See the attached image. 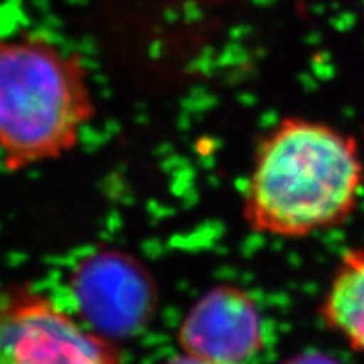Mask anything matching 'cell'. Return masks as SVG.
<instances>
[{"label":"cell","instance_id":"obj_6","mask_svg":"<svg viewBox=\"0 0 364 364\" xmlns=\"http://www.w3.org/2000/svg\"><path fill=\"white\" fill-rule=\"evenodd\" d=\"M321 311L332 331L364 353V250L344 255Z\"/></svg>","mask_w":364,"mask_h":364},{"label":"cell","instance_id":"obj_3","mask_svg":"<svg viewBox=\"0 0 364 364\" xmlns=\"http://www.w3.org/2000/svg\"><path fill=\"white\" fill-rule=\"evenodd\" d=\"M0 364H122L107 341L26 285L0 287Z\"/></svg>","mask_w":364,"mask_h":364},{"label":"cell","instance_id":"obj_4","mask_svg":"<svg viewBox=\"0 0 364 364\" xmlns=\"http://www.w3.org/2000/svg\"><path fill=\"white\" fill-rule=\"evenodd\" d=\"M71 292L83 324L110 343L139 334L152 318L159 299L147 268L118 250L83 258L71 275Z\"/></svg>","mask_w":364,"mask_h":364},{"label":"cell","instance_id":"obj_1","mask_svg":"<svg viewBox=\"0 0 364 364\" xmlns=\"http://www.w3.org/2000/svg\"><path fill=\"white\" fill-rule=\"evenodd\" d=\"M361 184L353 136L306 118H284L257 149L243 220L257 233L302 238L343 223Z\"/></svg>","mask_w":364,"mask_h":364},{"label":"cell","instance_id":"obj_8","mask_svg":"<svg viewBox=\"0 0 364 364\" xmlns=\"http://www.w3.org/2000/svg\"><path fill=\"white\" fill-rule=\"evenodd\" d=\"M162 364H213V363L204 361L201 358H196L193 354L181 353L177 354V356H172L171 359H167V361H164Z\"/></svg>","mask_w":364,"mask_h":364},{"label":"cell","instance_id":"obj_5","mask_svg":"<svg viewBox=\"0 0 364 364\" xmlns=\"http://www.w3.org/2000/svg\"><path fill=\"white\" fill-rule=\"evenodd\" d=\"M177 343L182 353L213 364H250L263 348L260 309L240 287H213L182 318Z\"/></svg>","mask_w":364,"mask_h":364},{"label":"cell","instance_id":"obj_7","mask_svg":"<svg viewBox=\"0 0 364 364\" xmlns=\"http://www.w3.org/2000/svg\"><path fill=\"white\" fill-rule=\"evenodd\" d=\"M282 364H341V363L336 361L334 358L327 356V354H324V353L307 351V353H300V354H297V356L287 359V361Z\"/></svg>","mask_w":364,"mask_h":364},{"label":"cell","instance_id":"obj_2","mask_svg":"<svg viewBox=\"0 0 364 364\" xmlns=\"http://www.w3.org/2000/svg\"><path fill=\"white\" fill-rule=\"evenodd\" d=\"M95 112L80 54L43 36H0V152L7 171L66 156Z\"/></svg>","mask_w":364,"mask_h":364}]
</instances>
